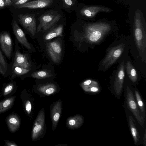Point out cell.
<instances>
[{
  "mask_svg": "<svg viewBox=\"0 0 146 146\" xmlns=\"http://www.w3.org/2000/svg\"><path fill=\"white\" fill-rule=\"evenodd\" d=\"M130 49L129 38H120L113 42L107 49L106 54L99 62L98 70L103 72L128 55Z\"/></svg>",
  "mask_w": 146,
  "mask_h": 146,
  "instance_id": "cell-1",
  "label": "cell"
},
{
  "mask_svg": "<svg viewBox=\"0 0 146 146\" xmlns=\"http://www.w3.org/2000/svg\"><path fill=\"white\" fill-rule=\"evenodd\" d=\"M125 68L128 78L133 83H136L139 77V69L128 55L124 58Z\"/></svg>",
  "mask_w": 146,
  "mask_h": 146,
  "instance_id": "cell-8",
  "label": "cell"
},
{
  "mask_svg": "<svg viewBox=\"0 0 146 146\" xmlns=\"http://www.w3.org/2000/svg\"><path fill=\"white\" fill-rule=\"evenodd\" d=\"M18 66L22 68L29 69L31 64L28 61L27 56L17 50L15 52V57L13 66Z\"/></svg>",
  "mask_w": 146,
  "mask_h": 146,
  "instance_id": "cell-15",
  "label": "cell"
},
{
  "mask_svg": "<svg viewBox=\"0 0 146 146\" xmlns=\"http://www.w3.org/2000/svg\"><path fill=\"white\" fill-rule=\"evenodd\" d=\"M32 108L31 102L29 100H27L25 104V109L28 114H30L31 113Z\"/></svg>",
  "mask_w": 146,
  "mask_h": 146,
  "instance_id": "cell-28",
  "label": "cell"
},
{
  "mask_svg": "<svg viewBox=\"0 0 146 146\" xmlns=\"http://www.w3.org/2000/svg\"><path fill=\"white\" fill-rule=\"evenodd\" d=\"M126 93L127 108L132 113L140 126L143 127L144 124V119L139 109L133 94L128 86L126 87Z\"/></svg>",
  "mask_w": 146,
  "mask_h": 146,
  "instance_id": "cell-4",
  "label": "cell"
},
{
  "mask_svg": "<svg viewBox=\"0 0 146 146\" xmlns=\"http://www.w3.org/2000/svg\"><path fill=\"white\" fill-rule=\"evenodd\" d=\"M61 17V15L57 13H48L42 15L39 19V23L37 32L48 30L57 22Z\"/></svg>",
  "mask_w": 146,
  "mask_h": 146,
  "instance_id": "cell-6",
  "label": "cell"
},
{
  "mask_svg": "<svg viewBox=\"0 0 146 146\" xmlns=\"http://www.w3.org/2000/svg\"><path fill=\"white\" fill-rule=\"evenodd\" d=\"M12 0H5V7L12 5Z\"/></svg>",
  "mask_w": 146,
  "mask_h": 146,
  "instance_id": "cell-31",
  "label": "cell"
},
{
  "mask_svg": "<svg viewBox=\"0 0 146 146\" xmlns=\"http://www.w3.org/2000/svg\"><path fill=\"white\" fill-rule=\"evenodd\" d=\"M18 0H12V3H13V4L14 3H15V2H16V1H17Z\"/></svg>",
  "mask_w": 146,
  "mask_h": 146,
  "instance_id": "cell-36",
  "label": "cell"
},
{
  "mask_svg": "<svg viewBox=\"0 0 146 146\" xmlns=\"http://www.w3.org/2000/svg\"><path fill=\"white\" fill-rule=\"evenodd\" d=\"M44 110L42 108L39 112L34 122L32 131V139L37 140L42 137L45 128Z\"/></svg>",
  "mask_w": 146,
  "mask_h": 146,
  "instance_id": "cell-5",
  "label": "cell"
},
{
  "mask_svg": "<svg viewBox=\"0 0 146 146\" xmlns=\"http://www.w3.org/2000/svg\"><path fill=\"white\" fill-rule=\"evenodd\" d=\"M125 57L118 62V67L113 71L111 76L113 80V90L115 94L117 96L120 95L121 92L125 76Z\"/></svg>",
  "mask_w": 146,
  "mask_h": 146,
  "instance_id": "cell-3",
  "label": "cell"
},
{
  "mask_svg": "<svg viewBox=\"0 0 146 146\" xmlns=\"http://www.w3.org/2000/svg\"><path fill=\"white\" fill-rule=\"evenodd\" d=\"M63 30V25H60L49 32L45 36L44 39L49 40L58 36H62Z\"/></svg>",
  "mask_w": 146,
  "mask_h": 146,
  "instance_id": "cell-21",
  "label": "cell"
},
{
  "mask_svg": "<svg viewBox=\"0 0 146 146\" xmlns=\"http://www.w3.org/2000/svg\"><path fill=\"white\" fill-rule=\"evenodd\" d=\"M83 117L79 115L69 117L66 122V126L68 128L71 129H76L80 127L84 122Z\"/></svg>",
  "mask_w": 146,
  "mask_h": 146,
  "instance_id": "cell-16",
  "label": "cell"
},
{
  "mask_svg": "<svg viewBox=\"0 0 146 146\" xmlns=\"http://www.w3.org/2000/svg\"><path fill=\"white\" fill-rule=\"evenodd\" d=\"M50 109V117L53 131L56 128L60 117L62 108V102L60 100L54 102Z\"/></svg>",
  "mask_w": 146,
  "mask_h": 146,
  "instance_id": "cell-11",
  "label": "cell"
},
{
  "mask_svg": "<svg viewBox=\"0 0 146 146\" xmlns=\"http://www.w3.org/2000/svg\"><path fill=\"white\" fill-rule=\"evenodd\" d=\"M128 120L129 126L134 143L137 145L139 140L140 136L136 126L135 121L131 115L129 116Z\"/></svg>",
  "mask_w": 146,
  "mask_h": 146,
  "instance_id": "cell-18",
  "label": "cell"
},
{
  "mask_svg": "<svg viewBox=\"0 0 146 146\" xmlns=\"http://www.w3.org/2000/svg\"><path fill=\"white\" fill-rule=\"evenodd\" d=\"M46 48L52 60L55 63L59 62L61 58L62 48L60 42L57 40L47 43Z\"/></svg>",
  "mask_w": 146,
  "mask_h": 146,
  "instance_id": "cell-9",
  "label": "cell"
},
{
  "mask_svg": "<svg viewBox=\"0 0 146 146\" xmlns=\"http://www.w3.org/2000/svg\"><path fill=\"white\" fill-rule=\"evenodd\" d=\"M7 123L10 130L12 132H14L18 129L20 121L17 115H12L8 117Z\"/></svg>",
  "mask_w": 146,
  "mask_h": 146,
  "instance_id": "cell-19",
  "label": "cell"
},
{
  "mask_svg": "<svg viewBox=\"0 0 146 146\" xmlns=\"http://www.w3.org/2000/svg\"><path fill=\"white\" fill-rule=\"evenodd\" d=\"M0 74L3 76H5L6 74L4 72L3 70L0 67Z\"/></svg>",
  "mask_w": 146,
  "mask_h": 146,
  "instance_id": "cell-35",
  "label": "cell"
},
{
  "mask_svg": "<svg viewBox=\"0 0 146 146\" xmlns=\"http://www.w3.org/2000/svg\"><path fill=\"white\" fill-rule=\"evenodd\" d=\"M29 0H18L13 3L12 5L13 6H14L22 5L27 2Z\"/></svg>",
  "mask_w": 146,
  "mask_h": 146,
  "instance_id": "cell-29",
  "label": "cell"
},
{
  "mask_svg": "<svg viewBox=\"0 0 146 146\" xmlns=\"http://www.w3.org/2000/svg\"><path fill=\"white\" fill-rule=\"evenodd\" d=\"M0 67L6 74L8 70L7 63L0 49Z\"/></svg>",
  "mask_w": 146,
  "mask_h": 146,
  "instance_id": "cell-26",
  "label": "cell"
},
{
  "mask_svg": "<svg viewBox=\"0 0 146 146\" xmlns=\"http://www.w3.org/2000/svg\"><path fill=\"white\" fill-rule=\"evenodd\" d=\"M31 76L34 78L42 79L51 77L53 74L49 71L44 70L35 72L32 73Z\"/></svg>",
  "mask_w": 146,
  "mask_h": 146,
  "instance_id": "cell-22",
  "label": "cell"
},
{
  "mask_svg": "<svg viewBox=\"0 0 146 146\" xmlns=\"http://www.w3.org/2000/svg\"><path fill=\"white\" fill-rule=\"evenodd\" d=\"M135 92L137 105L142 113L143 117L144 119L145 116V110L144 103L138 91L135 90Z\"/></svg>",
  "mask_w": 146,
  "mask_h": 146,
  "instance_id": "cell-23",
  "label": "cell"
},
{
  "mask_svg": "<svg viewBox=\"0 0 146 146\" xmlns=\"http://www.w3.org/2000/svg\"><path fill=\"white\" fill-rule=\"evenodd\" d=\"M5 7V0H0V8H3Z\"/></svg>",
  "mask_w": 146,
  "mask_h": 146,
  "instance_id": "cell-32",
  "label": "cell"
},
{
  "mask_svg": "<svg viewBox=\"0 0 146 146\" xmlns=\"http://www.w3.org/2000/svg\"><path fill=\"white\" fill-rule=\"evenodd\" d=\"M53 0H36L27 2L23 4L14 6L16 8H27L29 9H38L48 7L50 5Z\"/></svg>",
  "mask_w": 146,
  "mask_h": 146,
  "instance_id": "cell-12",
  "label": "cell"
},
{
  "mask_svg": "<svg viewBox=\"0 0 146 146\" xmlns=\"http://www.w3.org/2000/svg\"><path fill=\"white\" fill-rule=\"evenodd\" d=\"M13 76L14 77L16 76H21L28 72L30 71L29 69H27L18 66L12 67Z\"/></svg>",
  "mask_w": 146,
  "mask_h": 146,
  "instance_id": "cell-25",
  "label": "cell"
},
{
  "mask_svg": "<svg viewBox=\"0 0 146 146\" xmlns=\"http://www.w3.org/2000/svg\"><path fill=\"white\" fill-rule=\"evenodd\" d=\"M81 86L85 92L96 93L100 91V87L97 82L91 79H88L82 82Z\"/></svg>",
  "mask_w": 146,
  "mask_h": 146,
  "instance_id": "cell-17",
  "label": "cell"
},
{
  "mask_svg": "<svg viewBox=\"0 0 146 146\" xmlns=\"http://www.w3.org/2000/svg\"><path fill=\"white\" fill-rule=\"evenodd\" d=\"M110 11V9L107 7L100 6H91L84 7L81 10L80 12L83 15L91 18L94 17L99 12H109Z\"/></svg>",
  "mask_w": 146,
  "mask_h": 146,
  "instance_id": "cell-14",
  "label": "cell"
},
{
  "mask_svg": "<svg viewBox=\"0 0 146 146\" xmlns=\"http://www.w3.org/2000/svg\"><path fill=\"white\" fill-rule=\"evenodd\" d=\"M38 89L40 93L45 95L49 96L56 91L57 87L54 84L51 83L40 86Z\"/></svg>",
  "mask_w": 146,
  "mask_h": 146,
  "instance_id": "cell-20",
  "label": "cell"
},
{
  "mask_svg": "<svg viewBox=\"0 0 146 146\" xmlns=\"http://www.w3.org/2000/svg\"><path fill=\"white\" fill-rule=\"evenodd\" d=\"M0 44L4 53L9 58H10L12 51V42L10 35L7 32L1 34Z\"/></svg>",
  "mask_w": 146,
  "mask_h": 146,
  "instance_id": "cell-10",
  "label": "cell"
},
{
  "mask_svg": "<svg viewBox=\"0 0 146 146\" xmlns=\"http://www.w3.org/2000/svg\"><path fill=\"white\" fill-rule=\"evenodd\" d=\"M111 30L110 25L106 23L89 24L85 28L82 38L93 46L102 41Z\"/></svg>",
  "mask_w": 146,
  "mask_h": 146,
  "instance_id": "cell-2",
  "label": "cell"
},
{
  "mask_svg": "<svg viewBox=\"0 0 146 146\" xmlns=\"http://www.w3.org/2000/svg\"><path fill=\"white\" fill-rule=\"evenodd\" d=\"M14 88V85L12 83H11L7 85L4 90V95L6 96L9 94L12 91Z\"/></svg>",
  "mask_w": 146,
  "mask_h": 146,
  "instance_id": "cell-27",
  "label": "cell"
},
{
  "mask_svg": "<svg viewBox=\"0 0 146 146\" xmlns=\"http://www.w3.org/2000/svg\"><path fill=\"white\" fill-rule=\"evenodd\" d=\"M18 20L23 27L34 36L36 31V20L33 14H21L18 15Z\"/></svg>",
  "mask_w": 146,
  "mask_h": 146,
  "instance_id": "cell-7",
  "label": "cell"
},
{
  "mask_svg": "<svg viewBox=\"0 0 146 146\" xmlns=\"http://www.w3.org/2000/svg\"><path fill=\"white\" fill-rule=\"evenodd\" d=\"M6 145L8 146H17V145L15 143L9 142V141L6 142Z\"/></svg>",
  "mask_w": 146,
  "mask_h": 146,
  "instance_id": "cell-33",
  "label": "cell"
},
{
  "mask_svg": "<svg viewBox=\"0 0 146 146\" xmlns=\"http://www.w3.org/2000/svg\"><path fill=\"white\" fill-rule=\"evenodd\" d=\"M12 27L13 33L19 42L27 48L31 50V46L28 41L25 33L15 20L13 23Z\"/></svg>",
  "mask_w": 146,
  "mask_h": 146,
  "instance_id": "cell-13",
  "label": "cell"
},
{
  "mask_svg": "<svg viewBox=\"0 0 146 146\" xmlns=\"http://www.w3.org/2000/svg\"><path fill=\"white\" fill-rule=\"evenodd\" d=\"M146 129L145 131V132L144 135V137H143V143L145 144V145H146Z\"/></svg>",
  "mask_w": 146,
  "mask_h": 146,
  "instance_id": "cell-34",
  "label": "cell"
},
{
  "mask_svg": "<svg viewBox=\"0 0 146 146\" xmlns=\"http://www.w3.org/2000/svg\"><path fill=\"white\" fill-rule=\"evenodd\" d=\"M15 97H12L0 102V113H2L9 109L12 106Z\"/></svg>",
  "mask_w": 146,
  "mask_h": 146,
  "instance_id": "cell-24",
  "label": "cell"
},
{
  "mask_svg": "<svg viewBox=\"0 0 146 146\" xmlns=\"http://www.w3.org/2000/svg\"><path fill=\"white\" fill-rule=\"evenodd\" d=\"M65 3L69 6H71L73 5V3L72 0H62Z\"/></svg>",
  "mask_w": 146,
  "mask_h": 146,
  "instance_id": "cell-30",
  "label": "cell"
}]
</instances>
